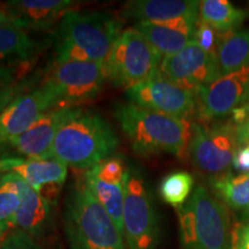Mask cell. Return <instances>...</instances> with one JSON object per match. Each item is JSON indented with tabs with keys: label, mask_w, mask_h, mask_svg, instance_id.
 I'll use <instances>...</instances> for the list:
<instances>
[{
	"label": "cell",
	"mask_w": 249,
	"mask_h": 249,
	"mask_svg": "<svg viewBox=\"0 0 249 249\" xmlns=\"http://www.w3.org/2000/svg\"><path fill=\"white\" fill-rule=\"evenodd\" d=\"M18 26L27 31H44L59 24L74 9L71 0H14L5 4Z\"/></svg>",
	"instance_id": "obj_18"
},
{
	"label": "cell",
	"mask_w": 249,
	"mask_h": 249,
	"mask_svg": "<svg viewBox=\"0 0 249 249\" xmlns=\"http://www.w3.org/2000/svg\"><path fill=\"white\" fill-rule=\"evenodd\" d=\"M249 92V66L218 77L195 91L200 124L216 123L244 104Z\"/></svg>",
	"instance_id": "obj_11"
},
{
	"label": "cell",
	"mask_w": 249,
	"mask_h": 249,
	"mask_svg": "<svg viewBox=\"0 0 249 249\" xmlns=\"http://www.w3.org/2000/svg\"><path fill=\"white\" fill-rule=\"evenodd\" d=\"M245 103H249V92H248V95H247V98H246V102Z\"/></svg>",
	"instance_id": "obj_36"
},
{
	"label": "cell",
	"mask_w": 249,
	"mask_h": 249,
	"mask_svg": "<svg viewBox=\"0 0 249 249\" xmlns=\"http://www.w3.org/2000/svg\"><path fill=\"white\" fill-rule=\"evenodd\" d=\"M163 57L133 27L124 29L105 61L107 80L117 88L128 89L160 71Z\"/></svg>",
	"instance_id": "obj_6"
},
{
	"label": "cell",
	"mask_w": 249,
	"mask_h": 249,
	"mask_svg": "<svg viewBox=\"0 0 249 249\" xmlns=\"http://www.w3.org/2000/svg\"><path fill=\"white\" fill-rule=\"evenodd\" d=\"M231 123L235 126L239 144L249 142V103H244L232 112Z\"/></svg>",
	"instance_id": "obj_30"
},
{
	"label": "cell",
	"mask_w": 249,
	"mask_h": 249,
	"mask_svg": "<svg viewBox=\"0 0 249 249\" xmlns=\"http://www.w3.org/2000/svg\"><path fill=\"white\" fill-rule=\"evenodd\" d=\"M129 165L123 156L114 155L86 171L83 180L93 197L110 213L123 233V210Z\"/></svg>",
	"instance_id": "obj_12"
},
{
	"label": "cell",
	"mask_w": 249,
	"mask_h": 249,
	"mask_svg": "<svg viewBox=\"0 0 249 249\" xmlns=\"http://www.w3.org/2000/svg\"><path fill=\"white\" fill-rule=\"evenodd\" d=\"M12 163H13V158H0V177L9 173Z\"/></svg>",
	"instance_id": "obj_35"
},
{
	"label": "cell",
	"mask_w": 249,
	"mask_h": 249,
	"mask_svg": "<svg viewBox=\"0 0 249 249\" xmlns=\"http://www.w3.org/2000/svg\"><path fill=\"white\" fill-rule=\"evenodd\" d=\"M13 24H17V26H18L17 20H15L13 15L11 14V12L8 11V8L6 7L5 4L2 6H0V28H4L7 26H13Z\"/></svg>",
	"instance_id": "obj_34"
},
{
	"label": "cell",
	"mask_w": 249,
	"mask_h": 249,
	"mask_svg": "<svg viewBox=\"0 0 249 249\" xmlns=\"http://www.w3.org/2000/svg\"><path fill=\"white\" fill-rule=\"evenodd\" d=\"M133 28L144 36L163 58L179 52L188 45L195 36L176 28L150 22H135Z\"/></svg>",
	"instance_id": "obj_24"
},
{
	"label": "cell",
	"mask_w": 249,
	"mask_h": 249,
	"mask_svg": "<svg viewBox=\"0 0 249 249\" xmlns=\"http://www.w3.org/2000/svg\"><path fill=\"white\" fill-rule=\"evenodd\" d=\"M182 249H231L232 223L229 208L203 185L177 209Z\"/></svg>",
	"instance_id": "obj_5"
},
{
	"label": "cell",
	"mask_w": 249,
	"mask_h": 249,
	"mask_svg": "<svg viewBox=\"0 0 249 249\" xmlns=\"http://www.w3.org/2000/svg\"><path fill=\"white\" fill-rule=\"evenodd\" d=\"M68 108L57 107L50 111L21 135L0 143V158H4L5 151H11L12 158L51 156L55 134Z\"/></svg>",
	"instance_id": "obj_16"
},
{
	"label": "cell",
	"mask_w": 249,
	"mask_h": 249,
	"mask_svg": "<svg viewBox=\"0 0 249 249\" xmlns=\"http://www.w3.org/2000/svg\"><path fill=\"white\" fill-rule=\"evenodd\" d=\"M68 166L53 155L13 158L9 172L18 174L34 191L49 201L55 200L67 178Z\"/></svg>",
	"instance_id": "obj_17"
},
{
	"label": "cell",
	"mask_w": 249,
	"mask_h": 249,
	"mask_svg": "<svg viewBox=\"0 0 249 249\" xmlns=\"http://www.w3.org/2000/svg\"><path fill=\"white\" fill-rule=\"evenodd\" d=\"M29 64L21 65H0V90L13 85L26 76Z\"/></svg>",
	"instance_id": "obj_31"
},
{
	"label": "cell",
	"mask_w": 249,
	"mask_h": 249,
	"mask_svg": "<svg viewBox=\"0 0 249 249\" xmlns=\"http://www.w3.org/2000/svg\"><path fill=\"white\" fill-rule=\"evenodd\" d=\"M44 80L53 87L61 107H77L97 98L107 77L104 64L79 59H54Z\"/></svg>",
	"instance_id": "obj_8"
},
{
	"label": "cell",
	"mask_w": 249,
	"mask_h": 249,
	"mask_svg": "<svg viewBox=\"0 0 249 249\" xmlns=\"http://www.w3.org/2000/svg\"><path fill=\"white\" fill-rule=\"evenodd\" d=\"M239 147L235 126L229 124L192 123L187 154L197 170L218 177L226 173Z\"/></svg>",
	"instance_id": "obj_9"
},
{
	"label": "cell",
	"mask_w": 249,
	"mask_h": 249,
	"mask_svg": "<svg viewBox=\"0 0 249 249\" xmlns=\"http://www.w3.org/2000/svg\"><path fill=\"white\" fill-rule=\"evenodd\" d=\"M231 249H232V248H231Z\"/></svg>",
	"instance_id": "obj_38"
},
{
	"label": "cell",
	"mask_w": 249,
	"mask_h": 249,
	"mask_svg": "<svg viewBox=\"0 0 249 249\" xmlns=\"http://www.w3.org/2000/svg\"><path fill=\"white\" fill-rule=\"evenodd\" d=\"M232 249H249V220L233 229Z\"/></svg>",
	"instance_id": "obj_33"
},
{
	"label": "cell",
	"mask_w": 249,
	"mask_h": 249,
	"mask_svg": "<svg viewBox=\"0 0 249 249\" xmlns=\"http://www.w3.org/2000/svg\"><path fill=\"white\" fill-rule=\"evenodd\" d=\"M218 39H219V33H217L213 28L198 21L196 27L194 40L209 53L217 55Z\"/></svg>",
	"instance_id": "obj_28"
},
{
	"label": "cell",
	"mask_w": 249,
	"mask_h": 249,
	"mask_svg": "<svg viewBox=\"0 0 249 249\" xmlns=\"http://www.w3.org/2000/svg\"><path fill=\"white\" fill-rule=\"evenodd\" d=\"M232 165L239 174H249V142L239 144Z\"/></svg>",
	"instance_id": "obj_32"
},
{
	"label": "cell",
	"mask_w": 249,
	"mask_h": 249,
	"mask_svg": "<svg viewBox=\"0 0 249 249\" xmlns=\"http://www.w3.org/2000/svg\"><path fill=\"white\" fill-rule=\"evenodd\" d=\"M198 15L201 22L213 28L217 33L226 34L239 30L247 18V12L227 0H202Z\"/></svg>",
	"instance_id": "obj_22"
},
{
	"label": "cell",
	"mask_w": 249,
	"mask_h": 249,
	"mask_svg": "<svg viewBox=\"0 0 249 249\" xmlns=\"http://www.w3.org/2000/svg\"><path fill=\"white\" fill-rule=\"evenodd\" d=\"M39 73L34 74L30 76H23L18 82L13 83V85L6 87V88L0 90V118H1L2 113H4L6 108L13 103L15 99L23 93H26L39 83Z\"/></svg>",
	"instance_id": "obj_27"
},
{
	"label": "cell",
	"mask_w": 249,
	"mask_h": 249,
	"mask_svg": "<svg viewBox=\"0 0 249 249\" xmlns=\"http://www.w3.org/2000/svg\"><path fill=\"white\" fill-rule=\"evenodd\" d=\"M43 50L29 31L13 24L0 28V65L28 64Z\"/></svg>",
	"instance_id": "obj_20"
},
{
	"label": "cell",
	"mask_w": 249,
	"mask_h": 249,
	"mask_svg": "<svg viewBox=\"0 0 249 249\" xmlns=\"http://www.w3.org/2000/svg\"><path fill=\"white\" fill-rule=\"evenodd\" d=\"M211 192L229 209L249 213V174L234 176L226 172L214 177L210 182Z\"/></svg>",
	"instance_id": "obj_23"
},
{
	"label": "cell",
	"mask_w": 249,
	"mask_h": 249,
	"mask_svg": "<svg viewBox=\"0 0 249 249\" xmlns=\"http://www.w3.org/2000/svg\"><path fill=\"white\" fill-rule=\"evenodd\" d=\"M160 71L176 85L194 92L222 76L217 55L205 51L194 39L177 53L164 57Z\"/></svg>",
	"instance_id": "obj_13"
},
{
	"label": "cell",
	"mask_w": 249,
	"mask_h": 249,
	"mask_svg": "<svg viewBox=\"0 0 249 249\" xmlns=\"http://www.w3.org/2000/svg\"><path fill=\"white\" fill-rule=\"evenodd\" d=\"M60 107L59 97L43 79L35 88L18 97L0 118V143L21 135L50 111Z\"/></svg>",
	"instance_id": "obj_15"
},
{
	"label": "cell",
	"mask_w": 249,
	"mask_h": 249,
	"mask_svg": "<svg viewBox=\"0 0 249 249\" xmlns=\"http://www.w3.org/2000/svg\"><path fill=\"white\" fill-rule=\"evenodd\" d=\"M217 61L222 75L249 66V29L219 34Z\"/></svg>",
	"instance_id": "obj_21"
},
{
	"label": "cell",
	"mask_w": 249,
	"mask_h": 249,
	"mask_svg": "<svg viewBox=\"0 0 249 249\" xmlns=\"http://www.w3.org/2000/svg\"><path fill=\"white\" fill-rule=\"evenodd\" d=\"M23 180L15 173L0 177V236L5 238L14 229V220L22 201Z\"/></svg>",
	"instance_id": "obj_25"
},
{
	"label": "cell",
	"mask_w": 249,
	"mask_h": 249,
	"mask_svg": "<svg viewBox=\"0 0 249 249\" xmlns=\"http://www.w3.org/2000/svg\"><path fill=\"white\" fill-rule=\"evenodd\" d=\"M126 97L145 110L180 119L189 120L196 114L195 92L176 85L160 71L127 89Z\"/></svg>",
	"instance_id": "obj_10"
},
{
	"label": "cell",
	"mask_w": 249,
	"mask_h": 249,
	"mask_svg": "<svg viewBox=\"0 0 249 249\" xmlns=\"http://www.w3.org/2000/svg\"><path fill=\"white\" fill-rule=\"evenodd\" d=\"M64 225L71 249H127L119 227L81 178L68 191Z\"/></svg>",
	"instance_id": "obj_4"
},
{
	"label": "cell",
	"mask_w": 249,
	"mask_h": 249,
	"mask_svg": "<svg viewBox=\"0 0 249 249\" xmlns=\"http://www.w3.org/2000/svg\"><path fill=\"white\" fill-rule=\"evenodd\" d=\"M194 177L187 171H174L165 176L160 185V194L164 202L179 209L194 191Z\"/></svg>",
	"instance_id": "obj_26"
},
{
	"label": "cell",
	"mask_w": 249,
	"mask_h": 249,
	"mask_svg": "<svg viewBox=\"0 0 249 249\" xmlns=\"http://www.w3.org/2000/svg\"><path fill=\"white\" fill-rule=\"evenodd\" d=\"M200 1L196 0H132L126 1L120 15L136 22H150L195 35L200 21Z\"/></svg>",
	"instance_id": "obj_14"
},
{
	"label": "cell",
	"mask_w": 249,
	"mask_h": 249,
	"mask_svg": "<svg viewBox=\"0 0 249 249\" xmlns=\"http://www.w3.org/2000/svg\"><path fill=\"white\" fill-rule=\"evenodd\" d=\"M51 203L28 183H22V201L14 220V229L37 239L51 224Z\"/></svg>",
	"instance_id": "obj_19"
},
{
	"label": "cell",
	"mask_w": 249,
	"mask_h": 249,
	"mask_svg": "<svg viewBox=\"0 0 249 249\" xmlns=\"http://www.w3.org/2000/svg\"><path fill=\"white\" fill-rule=\"evenodd\" d=\"M124 31V21L105 11L71 9L55 29V58L105 64Z\"/></svg>",
	"instance_id": "obj_3"
},
{
	"label": "cell",
	"mask_w": 249,
	"mask_h": 249,
	"mask_svg": "<svg viewBox=\"0 0 249 249\" xmlns=\"http://www.w3.org/2000/svg\"><path fill=\"white\" fill-rule=\"evenodd\" d=\"M119 138L111 124L83 107H70L55 134L52 155L75 170L88 171L114 156Z\"/></svg>",
	"instance_id": "obj_1"
},
{
	"label": "cell",
	"mask_w": 249,
	"mask_h": 249,
	"mask_svg": "<svg viewBox=\"0 0 249 249\" xmlns=\"http://www.w3.org/2000/svg\"><path fill=\"white\" fill-rule=\"evenodd\" d=\"M2 240H4V238H1V236H0V244H1Z\"/></svg>",
	"instance_id": "obj_37"
},
{
	"label": "cell",
	"mask_w": 249,
	"mask_h": 249,
	"mask_svg": "<svg viewBox=\"0 0 249 249\" xmlns=\"http://www.w3.org/2000/svg\"><path fill=\"white\" fill-rule=\"evenodd\" d=\"M123 235L127 249H157L160 229L151 193L142 170L129 165L123 210Z\"/></svg>",
	"instance_id": "obj_7"
},
{
	"label": "cell",
	"mask_w": 249,
	"mask_h": 249,
	"mask_svg": "<svg viewBox=\"0 0 249 249\" xmlns=\"http://www.w3.org/2000/svg\"><path fill=\"white\" fill-rule=\"evenodd\" d=\"M0 249H43L35 241V239L31 238L26 233L12 230L4 240L0 244Z\"/></svg>",
	"instance_id": "obj_29"
},
{
	"label": "cell",
	"mask_w": 249,
	"mask_h": 249,
	"mask_svg": "<svg viewBox=\"0 0 249 249\" xmlns=\"http://www.w3.org/2000/svg\"><path fill=\"white\" fill-rule=\"evenodd\" d=\"M113 116L133 151L141 157L161 154L183 157L192 136V123L187 119L157 113L129 102L117 103Z\"/></svg>",
	"instance_id": "obj_2"
}]
</instances>
